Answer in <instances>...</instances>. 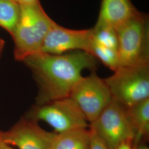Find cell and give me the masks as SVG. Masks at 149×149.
<instances>
[{"label":"cell","instance_id":"obj_1","mask_svg":"<svg viewBox=\"0 0 149 149\" xmlns=\"http://www.w3.org/2000/svg\"><path fill=\"white\" fill-rule=\"evenodd\" d=\"M23 62L31 69L39 91V106L69 97L85 70H95L97 61L92 55L81 50L53 55L39 52Z\"/></svg>","mask_w":149,"mask_h":149},{"label":"cell","instance_id":"obj_2","mask_svg":"<svg viewBox=\"0 0 149 149\" xmlns=\"http://www.w3.org/2000/svg\"><path fill=\"white\" fill-rule=\"evenodd\" d=\"M55 22L46 13L40 1L20 5V15L12 37L14 55L18 61L40 52L44 40Z\"/></svg>","mask_w":149,"mask_h":149},{"label":"cell","instance_id":"obj_3","mask_svg":"<svg viewBox=\"0 0 149 149\" xmlns=\"http://www.w3.org/2000/svg\"><path fill=\"white\" fill-rule=\"evenodd\" d=\"M116 29L119 67L149 64V16L139 11Z\"/></svg>","mask_w":149,"mask_h":149},{"label":"cell","instance_id":"obj_4","mask_svg":"<svg viewBox=\"0 0 149 149\" xmlns=\"http://www.w3.org/2000/svg\"><path fill=\"white\" fill-rule=\"evenodd\" d=\"M104 80L112 100L125 109L149 98V64L119 66Z\"/></svg>","mask_w":149,"mask_h":149},{"label":"cell","instance_id":"obj_5","mask_svg":"<svg viewBox=\"0 0 149 149\" xmlns=\"http://www.w3.org/2000/svg\"><path fill=\"white\" fill-rule=\"evenodd\" d=\"M90 123L93 122L112 101L104 79L93 72L82 76L74 86L69 96Z\"/></svg>","mask_w":149,"mask_h":149},{"label":"cell","instance_id":"obj_6","mask_svg":"<svg viewBox=\"0 0 149 149\" xmlns=\"http://www.w3.org/2000/svg\"><path fill=\"white\" fill-rule=\"evenodd\" d=\"M34 120L47 123L58 133L86 129L88 122L70 97L39 106L33 112Z\"/></svg>","mask_w":149,"mask_h":149},{"label":"cell","instance_id":"obj_7","mask_svg":"<svg viewBox=\"0 0 149 149\" xmlns=\"http://www.w3.org/2000/svg\"><path fill=\"white\" fill-rule=\"evenodd\" d=\"M90 127L105 140L111 149H116L124 143H131L135 137L125 108L113 100Z\"/></svg>","mask_w":149,"mask_h":149},{"label":"cell","instance_id":"obj_8","mask_svg":"<svg viewBox=\"0 0 149 149\" xmlns=\"http://www.w3.org/2000/svg\"><path fill=\"white\" fill-rule=\"evenodd\" d=\"M92 34V28L73 30L55 23L45 38L40 52L60 55L81 50L90 53Z\"/></svg>","mask_w":149,"mask_h":149},{"label":"cell","instance_id":"obj_9","mask_svg":"<svg viewBox=\"0 0 149 149\" xmlns=\"http://www.w3.org/2000/svg\"><path fill=\"white\" fill-rule=\"evenodd\" d=\"M51 134L35 120L23 119L8 131L0 132V137L6 144L19 149H52Z\"/></svg>","mask_w":149,"mask_h":149},{"label":"cell","instance_id":"obj_10","mask_svg":"<svg viewBox=\"0 0 149 149\" xmlns=\"http://www.w3.org/2000/svg\"><path fill=\"white\" fill-rule=\"evenodd\" d=\"M138 12L131 0H102L95 26H107L116 29Z\"/></svg>","mask_w":149,"mask_h":149},{"label":"cell","instance_id":"obj_11","mask_svg":"<svg viewBox=\"0 0 149 149\" xmlns=\"http://www.w3.org/2000/svg\"><path fill=\"white\" fill-rule=\"evenodd\" d=\"M52 149H88L89 130H74L61 133H52Z\"/></svg>","mask_w":149,"mask_h":149},{"label":"cell","instance_id":"obj_12","mask_svg":"<svg viewBox=\"0 0 149 149\" xmlns=\"http://www.w3.org/2000/svg\"><path fill=\"white\" fill-rule=\"evenodd\" d=\"M136 142L149 133V98L125 109Z\"/></svg>","mask_w":149,"mask_h":149},{"label":"cell","instance_id":"obj_13","mask_svg":"<svg viewBox=\"0 0 149 149\" xmlns=\"http://www.w3.org/2000/svg\"><path fill=\"white\" fill-rule=\"evenodd\" d=\"M20 15V5L13 0H0V27L11 36L15 30Z\"/></svg>","mask_w":149,"mask_h":149},{"label":"cell","instance_id":"obj_14","mask_svg":"<svg viewBox=\"0 0 149 149\" xmlns=\"http://www.w3.org/2000/svg\"><path fill=\"white\" fill-rule=\"evenodd\" d=\"M90 53L96 59H99L106 66L113 71L119 67L117 50L102 46L95 42L93 39Z\"/></svg>","mask_w":149,"mask_h":149},{"label":"cell","instance_id":"obj_15","mask_svg":"<svg viewBox=\"0 0 149 149\" xmlns=\"http://www.w3.org/2000/svg\"><path fill=\"white\" fill-rule=\"evenodd\" d=\"M93 40L107 48L117 50L118 38L116 29L107 26H95L92 28Z\"/></svg>","mask_w":149,"mask_h":149},{"label":"cell","instance_id":"obj_16","mask_svg":"<svg viewBox=\"0 0 149 149\" xmlns=\"http://www.w3.org/2000/svg\"><path fill=\"white\" fill-rule=\"evenodd\" d=\"M89 130L88 149H111L106 142L96 131L91 128Z\"/></svg>","mask_w":149,"mask_h":149},{"label":"cell","instance_id":"obj_17","mask_svg":"<svg viewBox=\"0 0 149 149\" xmlns=\"http://www.w3.org/2000/svg\"><path fill=\"white\" fill-rule=\"evenodd\" d=\"M13 1H15L19 5H27V4L33 3L37 2L38 1H39V0H13Z\"/></svg>","mask_w":149,"mask_h":149},{"label":"cell","instance_id":"obj_18","mask_svg":"<svg viewBox=\"0 0 149 149\" xmlns=\"http://www.w3.org/2000/svg\"><path fill=\"white\" fill-rule=\"evenodd\" d=\"M0 149H13L10 145L6 144L0 137Z\"/></svg>","mask_w":149,"mask_h":149},{"label":"cell","instance_id":"obj_19","mask_svg":"<svg viewBox=\"0 0 149 149\" xmlns=\"http://www.w3.org/2000/svg\"><path fill=\"white\" fill-rule=\"evenodd\" d=\"M116 149H132L130 143H124L120 145Z\"/></svg>","mask_w":149,"mask_h":149},{"label":"cell","instance_id":"obj_20","mask_svg":"<svg viewBox=\"0 0 149 149\" xmlns=\"http://www.w3.org/2000/svg\"><path fill=\"white\" fill-rule=\"evenodd\" d=\"M5 45V42L3 40L0 38V50H2Z\"/></svg>","mask_w":149,"mask_h":149},{"label":"cell","instance_id":"obj_21","mask_svg":"<svg viewBox=\"0 0 149 149\" xmlns=\"http://www.w3.org/2000/svg\"><path fill=\"white\" fill-rule=\"evenodd\" d=\"M136 149H149V148L146 146V145H141L138 146Z\"/></svg>","mask_w":149,"mask_h":149},{"label":"cell","instance_id":"obj_22","mask_svg":"<svg viewBox=\"0 0 149 149\" xmlns=\"http://www.w3.org/2000/svg\"><path fill=\"white\" fill-rule=\"evenodd\" d=\"M2 50H0V55H1V52H2Z\"/></svg>","mask_w":149,"mask_h":149}]
</instances>
